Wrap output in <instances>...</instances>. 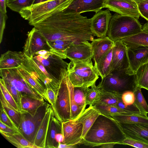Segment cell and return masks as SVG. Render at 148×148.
<instances>
[{
  "instance_id": "22",
  "label": "cell",
  "mask_w": 148,
  "mask_h": 148,
  "mask_svg": "<svg viewBox=\"0 0 148 148\" xmlns=\"http://www.w3.org/2000/svg\"><path fill=\"white\" fill-rule=\"evenodd\" d=\"M62 122L57 118L53 110L47 133L45 148H58L59 143L56 142L55 136L57 133H62Z\"/></svg>"
},
{
  "instance_id": "2",
  "label": "cell",
  "mask_w": 148,
  "mask_h": 148,
  "mask_svg": "<svg viewBox=\"0 0 148 148\" xmlns=\"http://www.w3.org/2000/svg\"><path fill=\"white\" fill-rule=\"evenodd\" d=\"M126 137L119 123L110 116L101 114L84 137L81 144L91 147L119 143Z\"/></svg>"
},
{
  "instance_id": "11",
  "label": "cell",
  "mask_w": 148,
  "mask_h": 148,
  "mask_svg": "<svg viewBox=\"0 0 148 148\" xmlns=\"http://www.w3.org/2000/svg\"><path fill=\"white\" fill-rule=\"evenodd\" d=\"M33 58L40 62L50 74L59 79L62 69H67L69 64L52 51H39Z\"/></svg>"
},
{
  "instance_id": "8",
  "label": "cell",
  "mask_w": 148,
  "mask_h": 148,
  "mask_svg": "<svg viewBox=\"0 0 148 148\" xmlns=\"http://www.w3.org/2000/svg\"><path fill=\"white\" fill-rule=\"evenodd\" d=\"M25 56V59L20 65L27 71L46 90L48 88H51L56 95L59 86L60 80L50 74L37 60Z\"/></svg>"
},
{
  "instance_id": "28",
  "label": "cell",
  "mask_w": 148,
  "mask_h": 148,
  "mask_svg": "<svg viewBox=\"0 0 148 148\" xmlns=\"http://www.w3.org/2000/svg\"><path fill=\"white\" fill-rule=\"evenodd\" d=\"M120 40H121L127 47L138 46H148V32L142 30Z\"/></svg>"
},
{
  "instance_id": "42",
  "label": "cell",
  "mask_w": 148,
  "mask_h": 148,
  "mask_svg": "<svg viewBox=\"0 0 148 148\" xmlns=\"http://www.w3.org/2000/svg\"><path fill=\"white\" fill-rule=\"evenodd\" d=\"M119 144L127 145L137 148H148V144L128 137H126Z\"/></svg>"
},
{
  "instance_id": "54",
  "label": "cell",
  "mask_w": 148,
  "mask_h": 148,
  "mask_svg": "<svg viewBox=\"0 0 148 148\" xmlns=\"http://www.w3.org/2000/svg\"><path fill=\"white\" fill-rule=\"evenodd\" d=\"M142 30L148 32V23L145 24L142 27Z\"/></svg>"
},
{
  "instance_id": "25",
  "label": "cell",
  "mask_w": 148,
  "mask_h": 148,
  "mask_svg": "<svg viewBox=\"0 0 148 148\" xmlns=\"http://www.w3.org/2000/svg\"><path fill=\"white\" fill-rule=\"evenodd\" d=\"M53 110L51 106L50 105L36 135L34 144L39 148H45L47 135Z\"/></svg>"
},
{
  "instance_id": "49",
  "label": "cell",
  "mask_w": 148,
  "mask_h": 148,
  "mask_svg": "<svg viewBox=\"0 0 148 148\" xmlns=\"http://www.w3.org/2000/svg\"><path fill=\"white\" fill-rule=\"evenodd\" d=\"M18 130H16L10 127L0 121V132L6 133H13Z\"/></svg>"
},
{
  "instance_id": "43",
  "label": "cell",
  "mask_w": 148,
  "mask_h": 148,
  "mask_svg": "<svg viewBox=\"0 0 148 148\" xmlns=\"http://www.w3.org/2000/svg\"><path fill=\"white\" fill-rule=\"evenodd\" d=\"M0 121L13 129L18 130L16 125L1 105L0 107Z\"/></svg>"
},
{
  "instance_id": "24",
  "label": "cell",
  "mask_w": 148,
  "mask_h": 148,
  "mask_svg": "<svg viewBox=\"0 0 148 148\" xmlns=\"http://www.w3.org/2000/svg\"><path fill=\"white\" fill-rule=\"evenodd\" d=\"M101 114L94 106H89L75 120L83 125L82 139L84 137L96 119Z\"/></svg>"
},
{
  "instance_id": "35",
  "label": "cell",
  "mask_w": 148,
  "mask_h": 148,
  "mask_svg": "<svg viewBox=\"0 0 148 148\" xmlns=\"http://www.w3.org/2000/svg\"><path fill=\"white\" fill-rule=\"evenodd\" d=\"M141 88L137 86L134 92L135 97L134 104L138 109L141 115L147 116L148 105L142 93Z\"/></svg>"
},
{
  "instance_id": "41",
  "label": "cell",
  "mask_w": 148,
  "mask_h": 148,
  "mask_svg": "<svg viewBox=\"0 0 148 148\" xmlns=\"http://www.w3.org/2000/svg\"><path fill=\"white\" fill-rule=\"evenodd\" d=\"M3 81L5 87L12 96L21 111V94L16 89L9 83L4 80Z\"/></svg>"
},
{
  "instance_id": "46",
  "label": "cell",
  "mask_w": 148,
  "mask_h": 148,
  "mask_svg": "<svg viewBox=\"0 0 148 148\" xmlns=\"http://www.w3.org/2000/svg\"><path fill=\"white\" fill-rule=\"evenodd\" d=\"M137 5L140 16L148 21V0Z\"/></svg>"
},
{
  "instance_id": "52",
  "label": "cell",
  "mask_w": 148,
  "mask_h": 148,
  "mask_svg": "<svg viewBox=\"0 0 148 148\" xmlns=\"http://www.w3.org/2000/svg\"><path fill=\"white\" fill-rule=\"evenodd\" d=\"M77 145H68L63 143H59L58 148H75Z\"/></svg>"
},
{
  "instance_id": "48",
  "label": "cell",
  "mask_w": 148,
  "mask_h": 148,
  "mask_svg": "<svg viewBox=\"0 0 148 148\" xmlns=\"http://www.w3.org/2000/svg\"><path fill=\"white\" fill-rule=\"evenodd\" d=\"M7 19L6 14H4L0 11V43L3 39V35L5 27V23Z\"/></svg>"
},
{
  "instance_id": "14",
  "label": "cell",
  "mask_w": 148,
  "mask_h": 148,
  "mask_svg": "<svg viewBox=\"0 0 148 148\" xmlns=\"http://www.w3.org/2000/svg\"><path fill=\"white\" fill-rule=\"evenodd\" d=\"M104 8L118 14L134 17L140 16L136 4L133 0H106Z\"/></svg>"
},
{
  "instance_id": "19",
  "label": "cell",
  "mask_w": 148,
  "mask_h": 148,
  "mask_svg": "<svg viewBox=\"0 0 148 148\" xmlns=\"http://www.w3.org/2000/svg\"><path fill=\"white\" fill-rule=\"evenodd\" d=\"M106 0H73L64 11L67 12L81 13L88 12L96 13L104 8Z\"/></svg>"
},
{
  "instance_id": "23",
  "label": "cell",
  "mask_w": 148,
  "mask_h": 148,
  "mask_svg": "<svg viewBox=\"0 0 148 148\" xmlns=\"http://www.w3.org/2000/svg\"><path fill=\"white\" fill-rule=\"evenodd\" d=\"M25 58L23 52L8 51L1 55L0 69L17 68L23 62Z\"/></svg>"
},
{
  "instance_id": "31",
  "label": "cell",
  "mask_w": 148,
  "mask_h": 148,
  "mask_svg": "<svg viewBox=\"0 0 148 148\" xmlns=\"http://www.w3.org/2000/svg\"><path fill=\"white\" fill-rule=\"evenodd\" d=\"M16 68L22 77L45 99L46 89L33 78L27 71L20 65Z\"/></svg>"
},
{
  "instance_id": "4",
  "label": "cell",
  "mask_w": 148,
  "mask_h": 148,
  "mask_svg": "<svg viewBox=\"0 0 148 148\" xmlns=\"http://www.w3.org/2000/svg\"><path fill=\"white\" fill-rule=\"evenodd\" d=\"M67 71L74 87L89 88L95 84L99 77L92 60L87 61L70 60Z\"/></svg>"
},
{
  "instance_id": "55",
  "label": "cell",
  "mask_w": 148,
  "mask_h": 148,
  "mask_svg": "<svg viewBox=\"0 0 148 148\" xmlns=\"http://www.w3.org/2000/svg\"><path fill=\"white\" fill-rule=\"evenodd\" d=\"M49 0H35L33 5L38 4L41 2H45Z\"/></svg>"
},
{
  "instance_id": "56",
  "label": "cell",
  "mask_w": 148,
  "mask_h": 148,
  "mask_svg": "<svg viewBox=\"0 0 148 148\" xmlns=\"http://www.w3.org/2000/svg\"><path fill=\"white\" fill-rule=\"evenodd\" d=\"M136 4H138L140 3L148 0H133Z\"/></svg>"
},
{
  "instance_id": "45",
  "label": "cell",
  "mask_w": 148,
  "mask_h": 148,
  "mask_svg": "<svg viewBox=\"0 0 148 148\" xmlns=\"http://www.w3.org/2000/svg\"><path fill=\"white\" fill-rule=\"evenodd\" d=\"M121 99L126 106L134 104L135 99L134 92L130 91L125 92L122 95Z\"/></svg>"
},
{
  "instance_id": "44",
  "label": "cell",
  "mask_w": 148,
  "mask_h": 148,
  "mask_svg": "<svg viewBox=\"0 0 148 148\" xmlns=\"http://www.w3.org/2000/svg\"><path fill=\"white\" fill-rule=\"evenodd\" d=\"M116 106L134 114H141L138 109L134 104L131 105L126 106L123 103L122 100H121L119 101Z\"/></svg>"
},
{
  "instance_id": "38",
  "label": "cell",
  "mask_w": 148,
  "mask_h": 148,
  "mask_svg": "<svg viewBox=\"0 0 148 148\" xmlns=\"http://www.w3.org/2000/svg\"><path fill=\"white\" fill-rule=\"evenodd\" d=\"M35 0H6V6L12 10L20 12L23 9L31 6Z\"/></svg>"
},
{
  "instance_id": "10",
  "label": "cell",
  "mask_w": 148,
  "mask_h": 148,
  "mask_svg": "<svg viewBox=\"0 0 148 148\" xmlns=\"http://www.w3.org/2000/svg\"><path fill=\"white\" fill-rule=\"evenodd\" d=\"M0 75L1 78L16 89L21 96H28L38 99H44L22 77L16 68L0 69Z\"/></svg>"
},
{
  "instance_id": "18",
  "label": "cell",
  "mask_w": 148,
  "mask_h": 148,
  "mask_svg": "<svg viewBox=\"0 0 148 148\" xmlns=\"http://www.w3.org/2000/svg\"><path fill=\"white\" fill-rule=\"evenodd\" d=\"M114 42L112 58V71L128 69L130 64L126 46L121 40Z\"/></svg>"
},
{
  "instance_id": "15",
  "label": "cell",
  "mask_w": 148,
  "mask_h": 148,
  "mask_svg": "<svg viewBox=\"0 0 148 148\" xmlns=\"http://www.w3.org/2000/svg\"><path fill=\"white\" fill-rule=\"evenodd\" d=\"M112 16L110 10L108 9L96 13L90 18L91 29L95 36L101 38L106 36Z\"/></svg>"
},
{
  "instance_id": "47",
  "label": "cell",
  "mask_w": 148,
  "mask_h": 148,
  "mask_svg": "<svg viewBox=\"0 0 148 148\" xmlns=\"http://www.w3.org/2000/svg\"><path fill=\"white\" fill-rule=\"evenodd\" d=\"M56 97V94L52 89L48 88L46 89L45 99L47 100L52 106H53L54 105Z\"/></svg>"
},
{
  "instance_id": "36",
  "label": "cell",
  "mask_w": 148,
  "mask_h": 148,
  "mask_svg": "<svg viewBox=\"0 0 148 148\" xmlns=\"http://www.w3.org/2000/svg\"><path fill=\"white\" fill-rule=\"evenodd\" d=\"M87 88L82 87H74L73 97L76 105L83 112L86 105V90Z\"/></svg>"
},
{
  "instance_id": "39",
  "label": "cell",
  "mask_w": 148,
  "mask_h": 148,
  "mask_svg": "<svg viewBox=\"0 0 148 148\" xmlns=\"http://www.w3.org/2000/svg\"><path fill=\"white\" fill-rule=\"evenodd\" d=\"M91 87L87 88L86 90V104L89 106H93L99 99L100 95V88L95 84Z\"/></svg>"
},
{
  "instance_id": "21",
  "label": "cell",
  "mask_w": 148,
  "mask_h": 148,
  "mask_svg": "<svg viewBox=\"0 0 148 148\" xmlns=\"http://www.w3.org/2000/svg\"><path fill=\"white\" fill-rule=\"evenodd\" d=\"M93 56L92 59L95 66L100 60L113 47L114 42L108 36L93 39L91 41Z\"/></svg>"
},
{
  "instance_id": "34",
  "label": "cell",
  "mask_w": 148,
  "mask_h": 148,
  "mask_svg": "<svg viewBox=\"0 0 148 148\" xmlns=\"http://www.w3.org/2000/svg\"><path fill=\"white\" fill-rule=\"evenodd\" d=\"M135 74L137 86L148 90V62L141 65Z\"/></svg>"
},
{
  "instance_id": "29",
  "label": "cell",
  "mask_w": 148,
  "mask_h": 148,
  "mask_svg": "<svg viewBox=\"0 0 148 148\" xmlns=\"http://www.w3.org/2000/svg\"><path fill=\"white\" fill-rule=\"evenodd\" d=\"M111 116L118 122L123 123H148V117L140 114H115Z\"/></svg>"
},
{
  "instance_id": "33",
  "label": "cell",
  "mask_w": 148,
  "mask_h": 148,
  "mask_svg": "<svg viewBox=\"0 0 148 148\" xmlns=\"http://www.w3.org/2000/svg\"><path fill=\"white\" fill-rule=\"evenodd\" d=\"M0 99L1 105L18 128L21 119V112L14 108L8 102L1 92Z\"/></svg>"
},
{
  "instance_id": "53",
  "label": "cell",
  "mask_w": 148,
  "mask_h": 148,
  "mask_svg": "<svg viewBox=\"0 0 148 148\" xmlns=\"http://www.w3.org/2000/svg\"><path fill=\"white\" fill-rule=\"evenodd\" d=\"M115 145L113 144H106L101 146L100 147L102 148H112Z\"/></svg>"
},
{
  "instance_id": "40",
  "label": "cell",
  "mask_w": 148,
  "mask_h": 148,
  "mask_svg": "<svg viewBox=\"0 0 148 148\" xmlns=\"http://www.w3.org/2000/svg\"><path fill=\"white\" fill-rule=\"evenodd\" d=\"M0 92L2 94L5 99L15 110L21 112V110L16 102L6 88L5 85L3 80L1 78L0 79Z\"/></svg>"
},
{
  "instance_id": "26",
  "label": "cell",
  "mask_w": 148,
  "mask_h": 148,
  "mask_svg": "<svg viewBox=\"0 0 148 148\" xmlns=\"http://www.w3.org/2000/svg\"><path fill=\"white\" fill-rule=\"evenodd\" d=\"M0 132L6 140L18 148H39L27 139L18 130L11 133Z\"/></svg>"
},
{
  "instance_id": "20",
  "label": "cell",
  "mask_w": 148,
  "mask_h": 148,
  "mask_svg": "<svg viewBox=\"0 0 148 148\" xmlns=\"http://www.w3.org/2000/svg\"><path fill=\"white\" fill-rule=\"evenodd\" d=\"M118 123L126 137L136 139L148 144V123Z\"/></svg>"
},
{
  "instance_id": "16",
  "label": "cell",
  "mask_w": 148,
  "mask_h": 148,
  "mask_svg": "<svg viewBox=\"0 0 148 148\" xmlns=\"http://www.w3.org/2000/svg\"><path fill=\"white\" fill-rule=\"evenodd\" d=\"M127 48L130 74H135L142 65L148 62V46H138Z\"/></svg>"
},
{
  "instance_id": "6",
  "label": "cell",
  "mask_w": 148,
  "mask_h": 148,
  "mask_svg": "<svg viewBox=\"0 0 148 148\" xmlns=\"http://www.w3.org/2000/svg\"><path fill=\"white\" fill-rule=\"evenodd\" d=\"M142 31V27L138 19L132 16L116 13L111 16L107 35L114 41Z\"/></svg>"
},
{
  "instance_id": "5",
  "label": "cell",
  "mask_w": 148,
  "mask_h": 148,
  "mask_svg": "<svg viewBox=\"0 0 148 148\" xmlns=\"http://www.w3.org/2000/svg\"><path fill=\"white\" fill-rule=\"evenodd\" d=\"M97 86L105 91L121 95L127 91L134 92L137 86L136 75L130 74L127 69L113 70Z\"/></svg>"
},
{
  "instance_id": "7",
  "label": "cell",
  "mask_w": 148,
  "mask_h": 148,
  "mask_svg": "<svg viewBox=\"0 0 148 148\" xmlns=\"http://www.w3.org/2000/svg\"><path fill=\"white\" fill-rule=\"evenodd\" d=\"M50 104L45 102L36 110L28 112L22 110L18 130L29 141L34 144L37 132Z\"/></svg>"
},
{
  "instance_id": "13",
  "label": "cell",
  "mask_w": 148,
  "mask_h": 148,
  "mask_svg": "<svg viewBox=\"0 0 148 148\" xmlns=\"http://www.w3.org/2000/svg\"><path fill=\"white\" fill-rule=\"evenodd\" d=\"M83 125L76 120L62 122V133L64 137L63 143L68 145L81 144Z\"/></svg>"
},
{
  "instance_id": "27",
  "label": "cell",
  "mask_w": 148,
  "mask_h": 148,
  "mask_svg": "<svg viewBox=\"0 0 148 148\" xmlns=\"http://www.w3.org/2000/svg\"><path fill=\"white\" fill-rule=\"evenodd\" d=\"M113 47L100 60L97 64L94 66L99 75L101 79L112 71V58Z\"/></svg>"
},
{
  "instance_id": "30",
  "label": "cell",
  "mask_w": 148,
  "mask_h": 148,
  "mask_svg": "<svg viewBox=\"0 0 148 148\" xmlns=\"http://www.w3.org/2000/svg\"><path fill=\"white\" fill-rule=\"evenodd\" d=\"M100 90L99 98L94 105H102L116 106L119 101L122 100L121 95L105 91L100 88Z\"/></svg>"
},
{
  "instance_id": "17",
  "label": "cell",
  "mask_w": 148,
  "mask_h": 148,
  "mask_svg": "<svg viewBox=\"0 0 148 148\" xmlns=\"http://www.w3.org/2000/svg\"><path fill=\"white\" fill-rule=\"evenodd\" d=\"M66 54L70 60L83 61L91 60L93 56L91 43L88 41L71 45L66 49Z\"/></svg>"
},
{
  "instance_id": "3",
  "label": "cell",
  "mask_w": 148,
  "mask_h": 148,
  "mask_svg": "<svg viewBox=\"0 0 148 148\" xmlns=\"http://www.w3.org/2000/svg\"><path fill=\"white\" fill-rule=\"evenodd\" d=\"M59 80L55 103L51 106L53 110L62 122L75 120L83 112L74 100V87L69 77L67 69H62Z\"/></svg>"
},
{
  "instance_id": "51",
  "label": "cell",
  "mask_w": 148,
  "mask_h": 148,
  "mask_svg": "<svg viewBox=\"0 0 148 148\" xmlns=\"http://www.w3.org/2000/svg\"><path fill=\"white\" fill-rule=\"evenodd\" d=\"M55 139L57 142L59 143H63L64 137L62 133H57L55 136Z\"/></svg>"
},
{
  "instance_id": "1",
  "label": "cell",
  "mask_w": 148,
  "mask_h": 148,
  "mask_svg": "<svg viewBox=\"0 0 148 148\" xmlns=\"http://www.w3.org/2000/svg\"><path fill=\"white\" fill-rule=\"evenodd\" d=\"M72 1L47 14L32 25L40 32L48 42L63 40L78 44L92 41L95 36L91 29L90 19L80 13L64 11Z\"/></svg>"
},
{
  "instance_id": "12",
  "label": "cell",
  "mask_w": 148,
  "mask_h": 148,
  "mask_svg": "<svg viewBox=\"0 0 148 148\" xmlns=\"http://www.w3.org/2000/svg\"><path fill=\"white\" fill-rule=\"evenodd\" d=\"M27 36L23 52L27 57L32 58L36 52L40 51L52 50L47 40L35 27L29 32Z\"/></svg>"
},
{
  "instance_id": "9",
  "label": "cell",
  "mask_w": 148,
  "mask_h": 148,
  "mask_svg": "<svg viewBox=\"0 0 148 148\" xmlns=\"http://www.w3.org/2000/svg\"><path fill=\"white\" fill-rule=\"evenodd\" d=\"M73 0H49L23 9L19 14L32 25L47 14Z\"/></svg>"
},
{
  "instance_id": "32",
  "label": "cell",
  "mask_w": 148,
  "mask_h": 148,
  "mask_svg": "<svg viewBox=\"0 0 148 148\" xmlns=\"http://www.w3.org/2000/svg\"><path fill=\"white\" fill-rule=\"evenodd\" d=\"M45 102L44 99H38L28 96L21 95V110L28 112L34 111Z\"/></svg>"
},
{
  "instance_id": "50",
  "label": "cell",
  "mask_w": 148,
  "mask_h": 148,
  "mask_svg": "<svg viewBox=\"0 0 148 148\" xmlns=\"http://www.w3.org/2000/svg\"><path fill=\"white\" fill-rule=\"evenodd\" d=\"M6 0H0V11L4 14H6Z\"/></svg>"
},
{
  "instance_id": "37",
  "label": "cell",
  "mask_w": 148,
  "mask_h": 148,
  "mask_svg": "<svg viewBox=\"0 0 148 148\" xmlns=\"http://www.w3.org/2000/svg\"><path fill=\"white\" fill-rule=\"evenodd\" d=\"M94 106L101 114L108 116L115 114H132L131 112L121 109L116 106L95 105Z\"/></svg>"
}]
</instances>
